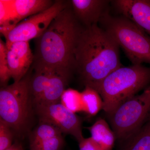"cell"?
<instances>
[{"instance_id": "obj_11", "label": "cell", "mask_w": 150, "mask_h": 150, "mask_svg": "<svg viewBox=\"0 0 150 150\" xmlns=\"http://www.w3.org/2000/svg\"><path fill=\"white\" fill-rule=\"evenodd\" d=\"M111 1L107 0H72L71 5L75 17L83 27L98 25L108 10Z\"/></svg>"}, {"instance_id": "obj_9", "label": "cell", "mask_w": 150, "mask_h": 150, "mask_svg": "<svg viewBox=\"0 0 150 150\" xmlns=\"http://www.w3.org/2000/svg\"><path fill=\"white\" fill-rule=\"evenodd\" d=\"M6 43L11 77L14 82L19 81L26 76L34 63V55L30 49L29 41Z\"/></svg>"}, {"instance_id": "obj_20", "label": "cell", "mask_w": 150, "mask_h": 150, "mask_svg": "<svg viewBox=\"0 0 150 150\" xmlns=\"http://www.w3.org/2000/svg\"><path fill=\"white\" fill-rule=\"evenodd\" d=\"M11 75L7 60V50L6 42L0 39V84L1 87L8 85Z\"/></svg>"}, {"instance_id": "obj_14", "label": "cell", "mask_w": 150, "mask_h": 150, "mask_svg": "<svg viewBox=\"0 0 150 150\" xmlns=\"http://www.w3.org/2000/svg\"><path fill=\"white\" fill-rule=\"evenodd\" d=\"M34 71L29 81L31 100L35 105L39 102L51 75L56 69L33 63Z\"/></svg>"}, {"instance_id": "obj_10", "label": "cell", "mask_w": 150, "mask_h": 150, "mask_svg": "<svg viewBox=\"0 0 150 150\" xmlns=\"http://www.w3.org/2000/svg\"><path fill=\"white\" fill-rule=\"evenodd\" d=\"M112 5L150 36V0H115Z\"/></svg>"}, {"instance_id": "obj_5", "label": "cell", "mask_w": 150, "mask_h": 150, "mask_svg": "<svg viewBox=\"0 0 150 150\" xmlns=\"http://www.w3.org/2000/svg\"><path fill=\"white\" fill-rule=\"evenodd\" d=\"M108 115L116 140L124 143L150 118V85Z\"/></svg>"}, {"instance_id": "obj_24", "label": "cell", "mask_w": 150, "mask_h": 150, "mask_svg": "<svg viewBox=\"0 0 150 150\" xmlns=\"http://www.w3.org/2000/svg\"><path fill=\"white\" fill-rule=\"evenodd\" d=\"M4 150H23V149L21 144L16 142L14 143L10 147Z\"/></svg>"}, {"instance_id": "obj_16", "label": "cell", "mask_w": 150, "mask_h": 150, "mask_svg": "<svg viewBox=\"0 0 150 150\" xmlns=\"http://www.w3.org/2000/svg\"><path fill=\"white\" fill-rule=\"evenodd\" d=\"M124 143L121 150H150V118Z\"/></svg>"}, {"instance_id": "obj_18", "label": "cell", "mask_w": 150, "mask_h": 150, "mask_svg": "<svg viewBox=\"0 0 150 150\" xmlns=\"http://www.w3.org/2000/svg\"><path fill=\"white\" fill-rule=\"evenodd\" d=\"M62 131L54 125L40 122L30 134V145L35 144L45 140L62 136Z\"/></svg>"}, {"instance_id": "obj_7", "label": "cell", "mask_w": 150, "mask_h": 150, "mask_svg": "<svg viewBox=\"0 0 150 150\" xmlns=\"http://www.w3.org/2000/svg\"><path fill=\"white\" fill-rule=\"evenodd\" d=\"M69 2L59 0L50 8L25 19L17 24L6 38V42L29 41L41 36L60 13Z\"/></svg>"}, {"instance_id": "obj_3", "label": "cell", "mask_w": 150, "mask_h": 150, "mask_svg": "<svg viewBox=\"0 0 150 150\" xmlns=\"http://www.w3.org/2000/svg\"><path fill=\"white\" fill-rule=\"evenodd\" d=\"M150 85V67L132 64L115 70L92 88L101 96L108 115Z\"/></svg>"}, {"instance_id": "obj_25", "label": "cell", "mask_w": 150, "mask_h": 150, "mask_svg": "<svg viewBox=\"0 0 150 150\" xmlns=\"http://www.w3.org/2000/svg\"><path fill=\"white\" fill-rule=\"evenodd\" d=\"M99 150H103L101 149H100Z\"/></svg>"}, {"instance_id": "obj_22", "label": "cell", "mask_w": 150, "mask_h": 150, "mask_svg": "<svg viewBox=\"0 0 150 150\" xmlns=\"http://www.w3.org/2000/svg\"><path fill=\"white\" fill-rule=\"evenodd\" d=\"M12 129L3 121H0V150H4L13 144Z\"/></svg>"}, {"instance_id": "obj_4", "label": "cell", "mask_w": 150, "mask_h": 150, "mask_svg": "<svg viewBox=\"0 0 150 150\" xmlns=\"http://www.w3.org/2000/svg\"><path fill=\"white\" fill-rule=\"evenodd\" d=\"M123 49L133 65H150V36L129 19L108 11L99 23Z\"/></svg>"}, {"instance_id": "obj_6", "label": "cell", "mask_w": 150, "mask_h": 150, "mask_svg": "<svg viewBox=\"0 0 150 150\" xmlns=\"http://www.w3.org/2000/svg\"><path fill=\"white\" fill-rule=\"evenodd\" d=\"M30 77L26 75L19 81L1 87L0 90V121L18 133L26 129L30 115Z\"/></svg>"}, {"instance_id": "obj_12", "label": "cell", "mask_w": 150, "mask_h": 150, "mask_svg": "<svg viewBox=\"0 0 150 150\" xmlns=\"http://www.w3.org/2000/svg\"><path fill=\"white\" fill-rule=\"evenodd\" d=\"M7 2L8 17L18 23L50 8L54 2L50 0H16Z\"/></svg>"}, {"instance_id": "obj_2", "label": "cell", "mask_w": 150, "mask_h": 150, "mask_svg": "<svg viewBox=\"0 0 150 150\" xmlns=\"http://www.w3.org/2000/svg\"><path fill=\"white\" fill-rule=\"evenodd\" d=\"M83 28L75 17L70 2L35 39L34 63L72 71L75 49Z\"/></svg>"}, {"instance_id": "obj_17", "label": "cell", "mask_w": 150, "mask_h": 150, "mask_svg": "<svg viewBox=\"0 0 150 150\" xmlns=\"http://www.w3.org/2000/svg\"><path fill=\"white\" fill-rule=\"evenodd\" d=\"M81 93L84 112L93 116L103 109L102 98L96 90L90 87L86 86Z\"/></svg>"}, {"instance_id": "obj_19", "label": "cell", "mask_w": 150, "mask_h": 150, "mask_svg": "<svg viewBox=\"0 0 150 150\" xmlns=\"http://www.w3.org/2000/svg\"><path fill=\"white\" fill-rule=\"evenodd\" d=\"M60 102L72 112L83 111V104L81 93L72 88L66 89L62 94Z\"/></svg>"}, {"instance_id": "obj_13", "label": "cell", "mask_w": 150, "mask_h": 150, "mask_svg": "<svg viewBox=\"0 0 150 150\" xmlns=\"http://www.w3.org/2000/svg\"><path fill=\"white\" fill-rule=\"evenodd\" d=\"M71 72V71L68 70L56 69L54 70L41 99L37 104H51L60 102L61 96L66 90L65 88Z\"/></svg>"}, {"instance_id": "obj_21", "label": "cell", "mask_w": 150, "mask_h": 150, "mask_svg": "<svg viewBox=\"0 0 150 150\" xmlns=\"http://www.w3.org/2000/svg\"><path fill=\"white\" fill-rule=\"evenodd\" d=\"M63 143L62 136H58L30 145V150H59Z\"/></svg>"}, {"instance_id": "obj_15", "label": "cell", "mask_w": 150, "mask_h": 150, "mask_svg": "<svg viewBox=\"0 0 150 150\" xmlns=\"http://www.w3.org/2000/svg\"><path fill=\"white\" fill-rule=\"evenodd\" d=\"M91 138L103 150H112L116 140L115 134L104 119L99 118L88 128Z\"/></svg>"}, {"instance_id": "obj_1", "label": "cell", "mask_w": 150, "mask_h": 150, "mask_svg": "<svg viewBox=\"0 0 150 150\" xmlns=\"http://www.w3.org/2000/svg\"><path fill=\"white\" fill-rule=\"evenodd\" d=\"M120 48L98 25L83 26L75 49L74 70L85 87L92 88L122 67Z\"/></svg>"}, {"instance_id": "obj_23", "label": "cell", "mask_w": 150, "mask_h": 150, "mask_svg": "<svg viewBox=\"0 0 150 150\" xmlns=\"http://www.w3.org/2000/svg\"><path fill=\"white\" fill-rule=\"evenodd\" d=\"M79 144V150H99L100 149L91 137L84 138Z\"/></svg>"}, {"instance_id": "obj_8", "label": "cell", "mask_w": 150, "mask_h": 150, "mask_svg": "<svg viewBox=\"0 0 150 150\" xmlns=\"http://www.w3.org/2000/svg\"><path fill=\"white\" fill-rule=\"evenodd\" d=\"M35 106L40 122L54 125L62 133L73 136L79 143L84 139L80 118L61 102L51 104L38 103Z\"/></svg>"}]
</instances>
